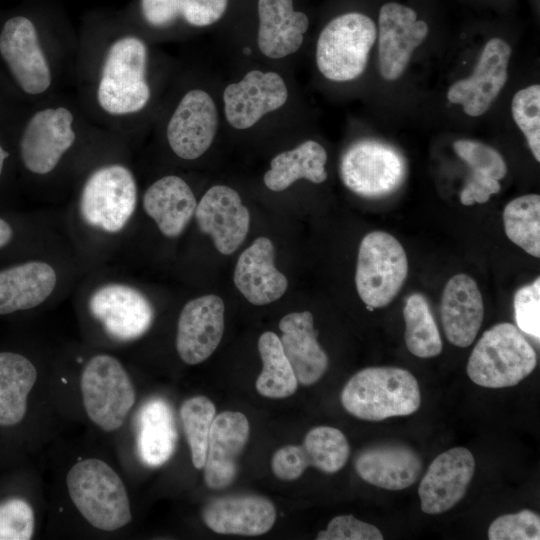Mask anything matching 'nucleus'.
<instances>
[{
    "label": "nucleus",
    "instance_id": "f257e3e1",
    "mask_svg": "<svg viewBox=\"0 0 540 540\" xmlns=\"http://www.w3.org/2000/svg\"><path fill=\"white\" fill-rule=\"evenodd\" d=\"M341 403L354 417L376 422L415 413L421 393L416 378L406 369L368 367L349 379Z\"/></svg>",
    "mask_w": 540,
    "mask_h": 540
},
{
    "label": "nucleus",
    "instance_id": "f03ea898",
    "mask_svg": "<svg viewBox=\"0 0 540 540\" xmlns=\"http://www.w3.org/2000/svg\"><path fill=\"white\" fill-rule=\"evenodd\" d=\"M66 483L75 507L93 527L114 531L131 521L125 486L104 461L89 458L75 463L67 473Z\"/></svg>",
    "mask_w": 540,
    "mask_h": 540
},
{
    "label": "nucleus",
    "instance_id": "7ed1b4c3",
    "mask_svg": "<svg viewBox=\"0 0 540 540\" xmlns=\"http://www.w3.org/2000/svg\"><path fill=\"white\" fill-rule=\"evenodd\" d=\"M536 364V352L519 328L503 322L482 334L470 354L466 371L479 386L504 388L520 383Z\"/></svg>",
    "mask_w": 540,
    "mask_h": 540
},
{
    "label": "nucleus",
    "instance_id": "20e7f679",
    "mask_svg": "<svg viewBox=\"0 0 540 540\" xmlns=\"http://www.w3.org/2000/svg\"><path fill=\"white\" fill-rule=\"evenodd\" d=\"M376 26L368 16L351 12L332 19L316 45V64L324 77L351 81L363 74L376 40Z\"/></svg>",
    "mask_w": 540,
    "mask_h": 540
},
{
    "label": "nucleus",
    "instance_id": "39448f33",
    "mask_svg": "<svg viewBox=\"0 0 540 540\" xmlns=\"http://www.w3.org/2000/svg\"><path fill=\"white\" fill-rule=\"evenodd\" d=\"M146 59V46L136 37H123L112 44L97 92L98 102L106 112L121 115L144 108L150 98Z\"/></svg>",
    "mask_w": 540,
    "mask_h": 540
},
{
    "label": "nucleus",
    "instance_id": "423d86ee",
    "mask_svg": "<svg viewBox=\"0 0 540 540\" xmlns=\"http://www.w3.org/2000/svg\"><path fill=\"white\" fill-rule=\"evenodd\" d=\"M407 275V255L394 236L384 231H373L362 239L355 283L359 297L370 309L391 303Z\"/></svg>",
    "mask_w": 540,
    "mask_h": 540
},
{
    "label": "nucleus",
    "instance_id": "0eeeda50",
    "mask_svg": "<svg viewBox=\"0 0 540 540\" xmlns=\"http://www.w3.org/2000/svg\"><path fill=\"white\" fill-rule=\"evenodd\" d=\"M80 386L90 420L106 432L120 428L135 402L134 387L121 362L107 354L93 356L82 371Z\"/></svg>",
    "mask_w": 540,
    "mask_h": 540
},
{
    "label": "nucleus",
    "instance_id": "6e6552de",
    "mask_svg": "<svg viewBox=\"0 0 540 540\" xmlns=\"http://www.w3.org/2000/svg\"><path fill=\"white\" fill-rule=\"evenodd\" d=\"M407 174L403 155L393 146L372 139L354 142L344 152L340 176L355 194L385 197L400 188Z\"/></svg>",
    "mask_w": 540,
    "mask_h": 540
},
{
    "label": "nucleus",
    "instance_id": "1a4fd4ad",
    "mask_svg": "<svg viewBox=\"0 0 540 540\" xmlns=\"http://www.w3.org/2000/svg\"><path fill=\"white\" fill-rule=\"evenodd\" d=\"M137 204L135 179L118 164L101 167L86 180L80 214L86 224L106 233H118L133 216Z\"/></svg>",
    "mask_w": 540,
    "mask_h": 540
},
{
    "label": "nucleus",
    "instance_id": "9d476101",
    "mask_svg": "<svg viewBox=\"0 0 540 540\" xmlns=\"http://www.w3.org/2000/svg\"><path fill=\"white\" fill-rule=\"evenodd\" d=\"M88 308L108 336L120 342L140 338L154 320V309L147 297L136 288L121 283L97 288L89 298Z\"/></svg>",
    "mask_w": 540,
    "mask_h": 540
},
{
    "label": "nucleus",
    "instance_id": "9b49d317",
    "mask_svg": "<svg viewBox=\"0 0 540 540\" xmlns=\"http://www.w3.org/2000/svg\"><path fill=\"white\" fill-rule=\"evenodd\" d=\"M379 71L387 81L402 76L414 50L427 37L429 27L417 13L402 4H384L378 18Z\"/></svg>",
    "mask_w": 540,
    "mask_h": 540
},
{
    "label": "nucleus",
    "instance_id": "f8f14e48",
    "mask_svg": "<svg viewBox=\"0 0 540 540\" xmlns=\"http://www.w3.org/2000/svg\"><path fill=\"white\" fill-rule=\"evenodd\" d=\"M511 47L501 38H492L484 46L468 78L460 79L447 91L450 103L462 105L472 117L483 115L506 84Z\"/></svg>",
    "mask_w": 540,
    "mask_h": 540
},
{
    "label": "nucleus",
    "instance_id": "ddd939ff",
    "mask_svg": "<svg viewBox=\"0 0 540 540\" xmlns=\"http://www.w3.org/2000/svg\"><path fill=\"white\" fill-rule=\"evenodd\" d=\"M73 115L64 108H48L35 113L20 141L24 166L32 173L51 172L75 141Z\"/></svg>",
    "mask_w": 540,
    "mask_h": 540
},
{
    "label": "nucleus",
    "instance_id": "4468645a",
    "mask_svg": "<svg viewBox=\"0 0 540 540\" xmlns=\"http://www.w3.org/2000/svg\"><path fill=\"white\" fill-rule=\"evenodd\" d=\"M0 53L24 92L40 94L48 89L50 69L28 18L16 16L6 21L0 34Z\"/></svg>",
    "mask_w": 540,
    "mask_h": 540
},
{
    "label": "nucleus",
    "instance_id": "2eb2a0df",
    "mask_svg": "<svg viewBox=\"0 0 540 540\" xmlns=\"http://www.w3.org/2000/svg\"><path fill=\"white\" fill-rule=\"evenodd\" d=\"M475 471V459L464 447L438 455L424 474L418 495L421 510L436 515L450 510L465 495Z\"/></svg>",
    "mask_w": 540,
    "mask_h": 540
},
{
    "label": "nucleus",
    "instance_id": "dca6fc26",
    "mask_svg": "<svg viewBox=\"0 0 540 540\" xmlns=\"http://www.w3.org/2000/svg\"><path fill=\"white\" fill-rule=\"evenodd\" d=\"M218 126V113L211 96L199 89L187 92L167 126V139L173 152L193 160L211 146Z\"/></svg>",
    "mask_w": 540,
    "mask_h": 540
},
{
    "label": "nucleus",
    "instance_id": "f3484780",
    "mask_svg": "<svg viewBox=\"0 0 540 540\" xmlns=\"http://www.w3.org/2000/svg\"><path fill=\"white\" fill-rule=\"evenodd\" d=\"M287 98V87L279 74L252 70L224 90L225 116L232 127L248 129L265 114L283 106Z\"/></svg>",
    "mask_w": 540,
    "mask_h": 540
},
{
    "label": "nucleus",
    "instance_id": "a211bd4d",
    "mask_svg": "<svg viewBox=\"0 0 540 540\" xmlns=\"http://www.w3.org/2000/svg\"><path fill=\"white\" fill-rule=\"evenodd\" d=\"M224 331V302L214 294L188 301L182 308L176 349L183 362L199 364L218 347Z\"/></svg>",
    "mask_w": 540,
    "mask_h": 540
},
{
    "label": "nucleus",
    "instance_id": "6ab92c4d",
    "mask_svg": "<svg viewBox=\"0 0 540 540\" xmlns=\"http://www.w3.org/2000/svg\"><path fill=\"white\" fill-rule=\"evenodd\" d=\"M200 230L211 237L224 255L234 253L249 230L250 214L239 194L232 188L216 185L209 188L194 213Z\"/></svg>",
    "mask_w": 540,
    "mask_h": 540
},
{
    "label": "nucleus",
    "instance_id": "aec40b11",
    "mask_svg": "<svg viewBox=\"0 0 540 540\" xmlns=\"http://www.w3.org/2000/svg\"><path fill=\"white\" fill-rule=\"evenodd\" d=\"M249 433V421L241 412L224 411L214 417L203 466L204 481L209 488H225L234 481Z\"/></svg>",
    "mask_w": 540,
    "mask_h": 540
},
{
    "label": "nucleus",
    "instance_id": "412c9836",
    "mask_svg": "<svg viewBox=\"0 0 540 540\" xmlns=\"http://www.w3.org/2000/svg\"><path fill=\"white\" fill-rule=\"evenodd\" d=\"M423 462L411 447L400 442H384L363 449L355 459L357 474L367 483L403 490L420 477Z\"/></svg>",
    "mask_w": 540,
    "mask_h": 540
},
{
    "label": "nucleus",
    "instance_id": "4be33fe9",
    "mask_svg": "<svg viewBox=\"0 0 540 540\" xmlns=\"http://www.w3.org/2000/svg\"><path fill=\"white\" fill-rule=\"evenodd\" d=\"M205 525L218 534L258 536L275 523L276 509L259 495H236L216 498L203 509Z\"/></svg>",
    "mask_w": 540,
    "mask_h": 540
},
{
    "label": "nucleus",
    "instance_id": "5701e85b",
    "mask_svg": "<svg viewBox=\"0 0 540 540\" xmlns=\"http://www.w3.org/2000/svg\"><path fill=\"white\" fill-rule=\"evenodd\" d=\"M441 322L447 340L458 347L470 346L484 317V305L476 281L466 274L449 279L442 293Z\"/></svg>",
    "mask_w": 540,
    "mask_h": 540
},
{
    "label": "nucleus",
    "instance_id": "b1692460",
    "mask_svg": "<svg viewBox=\"0 0 540 540\" xmlns=\"http://www.w3.org/2000/svg\"><path fill=\"white\" fill-rule=\"evenodd\" d=\"M274 258L275 248L267 237H258L239 256L234 283L251 304H269L286 292L287 278L276 269Z\"/></svg>",
    "mask_w": 540,
    "mask_h": 540
},
{
    "label": "nucleus",
    "instance_id": "393cba45",
    "mask_svg": "<svg viewBox=\"0 0 540 540\" xmlns=\"http://www.w3.org/2000/svg\"><path fill=\"white\" fill-rule=\"evenodd\" d=\"M281 345L298 383H316L328 368V356L317 341L313 315L309 311L292 312L279 322Z\"/></svg>",
    "mask_w": 540,
    "mask_h": 540
},
{
    "label": "nucleus",
    "instance_id": "a878e982",
    "mask_svg": "<svg viewBox=\"0 0 540 540\" xmlns=\"http://www.w3.org/2000/svg\"><path fill=\"white\" fill-rule=\"evenodd\" d=\"M258 47L272 59L295 53L302 45L309 19L293 9V0H259Z\"/></svg>",
    "mask_w": 540,
    "mask_h": 540
},
{
    "label": "nucleus",
    "instance_id": "bb28decb",
    "mask_svg": "<svg viewBox=\"0 0 540 540\" xmlns=\"http://www.w3.org/2000/svg\"><path fill=\"white\" fill-rule=\"evenodd\" d=\"M57 284L55 269L44 261H27L0 270V315L42 304Z\"/></svg>",
    "mask_w": 540,
    "mask_h": 540
},
{
    "label": "nucleus",
    "instance_id": "cd10ccee",
    "mask_svg": "<svg viewBox=\"0 0 540 540\" xmlns=\"http://www.w3.org/2000/svg\"><path fill=\"white\" fill-rule=\"evenodd\" d=\"M196 198L180 177L169 175L155 181L143 196V208L160 232L169 238L178 237L195 213Z\"/></svg>",
    "mask_w": 540,
    "mask_h": 540
},
{
    "label": "nucleus",
    "instance_id": "c85d7f7f",
    "mask_svg": "<svg viewBox=\"0 0 540 540\" xmlns=\"http://www.w3.org/2000/svg\"><path fill=\"white\" fill-rule=\"evenodd\" d=\"M177 430L170 405L161 398H152L140 408L137 416V450L141 461L149 467L165 464L173 455Z\"/></svg>",
    "mask_w": 540,
    "mask_h": 540
},
{
    "label": "nucleus",
    "instance_id": "c756f323",
    "mask_svg": "<svg viewBox=\"0 0 540 540\" xmlns=\"http://www.w3.org/2000/svg\"><path fill=\"white\" fill-rule=\"evenodd\" d=\"M326 150L318 142L307 140L296 148L276 155L264 174L266 187L283 191L299 179L319 184L327 179Z\"/></svg>",
    "mask_w": 540,
    "mask_h": 540
},
{
    "label": "nucleus",
    "instance_id": "7c9ffc66",
    "mask_svg": "<svg viewBox=\"0 0 540 540\" xmlns=\"http://www.w3.org/2000/svg\"><path fill=\"white\" fill-rule=\"evenodd\" d=\"M36 380L37 370L28 358L0 352V426L15 425L24 418Z\"/></svg>",
    "mask_w": 540,
    "mask_h": 540
},
{
    "label": "nucleus",
    "instance_id": "2f4dec72",
    "mask_svg": "<svg viewBox=\"0 0 540 540\" xmlns=\"http://www.w3.org/2000/svg\"><path fill=\"white\" fill-rule=\"evenodd\" d=\"M258 350L263 365L255 383L258 393L272 399L293 395L298 381L284 354L280 338L273 332H264L259 337Z\"/></svg>",
    "mask_w": 540,
    "mask_h": 540
},
{
    "label": "nucleus",
    "instance_id": "473e14b6",
    "mask_svg": "<svg viewBox=\"0 0 540 540\" xmlns=\"http://www.w3.org/2000/svg\"><path fill=\"white\" fill-rule=\"evenodd\" d=\"M405 343L413 355L432 358L442 351V340L427 299L420 293L410 295L403 309Z\"/></svg>",
    "mask_w": 540,
    "mask_h": 540
},
{
    "label": "nucleus",
    "instance_id": "72a5a7b5",
    "mask_svg": "<svg viewBox=\"0 0 540 540\" xmlns=\"http://www.w3.org/2000/svg\"><path fill=\"white\" fill-rule=\"evenodd\" d=\"M506 236L533 257H540V196L527 194L510 201L503 211Z\"/></svg>",
    "mask_w": 540,
    "mask_h": 540
},
{
    "label": "nucleus",
    "instance_id": "f704fd0d",
    "mask_svg": "<svg viewBox=\"0 0 540 540\" xmlns=\"http://www.w3.org/2000/svg\"><path fill=\"white\" fill-rule=\"evenodd\" d=\"M301 446L308 465L329 474L341 470L350 455V445L345 435L330 426H317L309 430Z\"/></svg>",
    "mask_w": 540,
    "mask_h": 540
},
{
    "label": "nucleus",
    "instance_id": "c9c22d12",
    "mask_svg": "<svg viewBox=\"0 0 540 540\" xmlns=\"http://www.w3.org/2000/svg\"><path fill=\"white\" fill-rule=\"evenodd\" d=\"M215 406L205 396H195L183 402L180 418L190 447L191 459L195 468L204 466L208 437L215 417Z\"/></svg>",
    "mask_w": 540,
    "mask_h": 540
},
{
    "label": "nucleus",
    "instance_id": "e433bc0d",
    "mask_svg": "<svg viewBox=\"0 0 540 540\" xmlns=\"http://www.w3.org/2000/svg\"><path fill=\"white\" fill-rule=\"evenodd\" d=\"M512 117L524 134L528 146L540 161V85L533 84L519 90L511 103Z\"/></svg>",
    "mask_w": 540,
    "mask_h": 540
},
{
    "label": "nucleus",
    "instance_id": "4c0bfd02",
    "mask_svg": "<svg viewBox=\"0 0 540 540\" xmlns=\"http://www.w3.org/2000/svg\"><path fill=\"white\" fill-rule=\"evenodd\" d=\"M455 153L471 169L473 174L488 176L496 180L503 179L507 166L502 155L484 143L460 139L453 143Z\"/></svg>",
    "mask_w": 540,
    "mask_h": 540
},
{
    "label": "nucleus",
    "instance_id": "58836bf2",
    "mask_svg": "<svg viewBox=\"0 0 540 540\" xmlns=\"http://www.w3.org/2000/svg\"><path fill=\"white\" fill-rule=\"evenodd\" d=\"M489 540H539L540 518L531 510L525 509L496 518L488 529Z\"/></svg>",
    "mask_w": 540,
    "mask_h": 540
},
{
    "label": "nucleus",
    "instance_id": "ea45409f",
    "mask_svg": "<svg viewBox=\"0 0 540 540\" xmlns=\"http://www.w3.org/2000/svg\"><path fill=\"white\" fill-rule=\"evenodd\" d=\"M35 526L32 507L14 498L0 504V540H29Z\"/></svg>",
    "mask_w": 540,
    "mask_h": 540
},
{
    "label": "nucleus",
    "instance_id": "a19ab883",
    "mask_svg": "<svg viewBox=\"0 0 540 540\" xmlns=\"http://www.w3.org/2000/svg\"><path fill=\"white\" fill-rule=\"evenodd\" d=\"M514 315L519 330L540 338V279L519 288L513 300Z\"/></svg>",
    "mask_w": 540,
    "mask_h": 540
},
{
    "label": "nucleus",
    "instance_id": "79ce46f5",
    "mask_svg": "<svg viewBox=\"0 0 540 540\" xmlns=\"http://www.w3.org/2000/svg\"><path fill=\"white\" fill-rule=\"evenodd\" d=\"M317 540H382L381 531L374 525L356 519L352 515L334 517Z\"/></svg>",
    "mask_w": 540,
    "mask_h": 540
},
{
    "label": "nucleus",
    "instance_id": "37998d69",
    "mask_svg": "<svg viewBox=\"0 0 540 540\" xmlns=\"http://www.w3.org/2000/svg\"><path fill=\"white\" fill-rule=\"evenodd\" d=\"M309 467L301 445H287L278 449L271 459L273 474L280 480L298 479Z\"/></svg>",
    "mask_w": 540,
    "mask_h": 540
},
{
    "label": "nucleus",
    "instance_id": "c03bdc74",
    "mask_svg": "<svg viewBox=\"0 0 540 540\" xmlns=\"http://www.w3.org/2000/svg\"><path fill=\"white\" fill-rule=\"evenodd\" d=\"M228 0H181L180 15L193 26H208L225 13Z\"/></svg>",
    "mask_w": 540,
    "mask_h": 540
},
{
    "label": "nucleus",
    "instance_id": "a18cd8bd",
    "mask_svg": "<svg viewBox=\"0 0 540 540\" xmlns=\"http://www.w3.org/2000/svg\"><path fill=\"white\" fill-rule=\"evenodd\" d=\"M500 190L501 185L498 180L472 173L460 193V201L465 206H471L475 203L482 204L487 202L492 194H496Z\"/></svg>",
    "mask_w": 540,
    "mask_h": 540
},
{
    "label": "nucleus",
    "instance_id": "49530a36",
    "mask_svg": "<svg viewBox=\"0 0 540 540\" xmlns=\"http://www.w3.org/2000/svg\"><path fill=\"white\" fill-rule=\"evenodd\" d=\"M181 0H141L146 21L156 27L171 24L180 15Z\"/></svg>",
    "mask_w": 540,
    "mask_h": 540
},
{
    "label": "nucleus",
    "instance_id": "de8ad7c7",
    "mask_svg": "<svg viewBox=\"0 0 540 540\" xmlns=\"http://www.w3.org/2000/svg\"><path fill=\"white\" fill-rule=\"evenodd\" d=\"M13 238V228L4 219L0 218V249L10 243Z\"/></svg>",
    "mask_w": 540,
    "mask_h": 540
},
{
    "label": "nucleus",
    "instance_id": "09e8293b",
    "mask_svg": "<svg viewBox=\"0 0 540 540\" xmlns=\"http://www.w3.org/2000/svg\"><path fill=\"white\" fill-rule=\"evenodd\" d=\"M8 156V153L3 149V147L0 145V176L4 167V162Z\"/></svg>",
    "mask_w": 540,
    "mask_h": 540
}]
</instances>
